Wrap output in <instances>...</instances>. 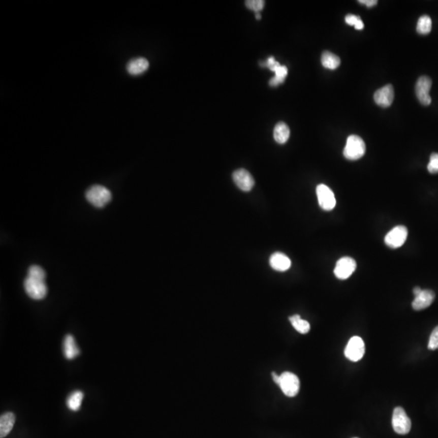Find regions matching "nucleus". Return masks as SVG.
Here are the masks:
<instances>
[{
    "mask_svg": "<svg viewBox=\"0 0 438 438\" xmlns=\"http://www.w3.org/2000/svg\"><path fill=\"white\" fill-rule=\"evenodd\" d=\"M434 300V292L431 290H422L421 292L415 297V300L412 302V307L416 311L425 309L432 304Z\"/></svg>",
    "mask_w": 438,
    "mask_h": 438,
    "instance_id": "nucleus-13",
    "label": "nucleus"
},
{
    "mask_svg": "<svg viewBox=\"0 0 438 438\" xmlns=\"http://www.w3.org/2000/svg\"><path fill=\"white\" fill-rule=\"evenodd\" d=\"M16 416L12 412H6L0 417V436L5 437L14 426Z\"/></svg>",
    "mask_w": 438,
    "mask_h": 438,
    "instance_id": "nucleus-16",
    "label": "nucleus"
},
{
    "mask_svg": "<svg viewBox=\"0 0 438 438\" xmlns=\"http://www.w3.org/2000/svg\"><path fill=\"white\" fill-rule=\"evenodd\" d=\"M149 61L145 58H137L132 59L128 64L127 70L129 73L133 76L142 74L145 73L147 69H149Z\"/></svg>",
    "mask_w": 438,
    "mask_h": 438,
    "instance_id": "nucleus-17",
    "label": "nucleus"
},
{
    "mask_svg": "<svg viewBox=\"0 0 438 438\" xmlns=\"http://www.w3.org/2000/svg\"><path fill=\"white\" fill-rule=\"evenodd\" d=\"M233 180L240 190L243 192L251 191L254 187V177L245 169H239L233 173Z\"/></svg>",
    "mask_w": 438,
    "mask_h": 438,
    "instance_id": "nucleus-11",
    "label": "nucleus"
},
{
    "mask_svg": "<svg viewBox=\"0 0 438 438\" xmlns=\"http://www.w3.org/2000/svg\"><path fill=\"white\" fill-rule=\"evenodd\" d=\"M421 291H422V289H421V288H418V287H417V288H415L414 290H413V293H414L415 296H417V295H419V294L421 292Z\"/></svg>",
    "mask_w": 438,
    "mask_h": 438,
    "instance_id": "nucleus-32",
    "label": "nucleus"
},
{
    "mask_svg": "<svg viewBox=\"0 0 438 438\" xmlns=\"http://www.w3.org/2000/svg\"><path fill=\"white\" fill-rule=\"evenodd\" d=\"M290 129L284 122H279L276 124L273 130V137L278 144H285L290 137Z\"/></svg>",
    "mask_w": 438,
    "mask_h": 438,
    "instance_id": "nucleus-18",
    "label": "nucleus"
},
{
    "mask_svg": "<svg viewBox=\"0 0 438 438\" xmlns=\"http://www.w3.org/2000/svg\"><path fill=\"white\" fill-rule=\"evenodd\" d=\"M289 321L292 323V326L295 328V330L300 333V334H305L309 332V322H307L305 320L302 319L300 315L296 314V315L290 317Z\"/></svg>",
    "mask_w": 438,
    "mask_h": 438,
    "instance_id": "nucleus-20",
    "label": "nucleus"
},
{
    "mask_svg": "<svg viewBox=\"0 0 438 438\" xmlns=\"http://www.w3.org/2000/svg\"><path fill=\"white\" fill-rule=\"evenodd\" d=\"M87 201L95 207L103 208L111 201L112 195L103 185H93L85 193Z\"/></svg>",
    "mask_w": 438,
    "mask_h": 438,
    "instance_id": "nucleus-2",
    "label": "nucleus"
},
{
    "mask_svg": "<svg viewBox=\"0 0 438 438\" xmlns=\"http://www.w3.org/2000/svg\"><path fill=\"white\" fill-rule=\"evenodd\" d=\"M358 2L366 5L368 8H372V7L376 6L377 4H378L377 0H360Z\"/></svg>",
    "mask_w": 438,
    "mask_h": 438,
    "instance_id": "nucleus-30",
    "label": "nucleus"
},
{
    "mask_svg": "<svg viewBox=\"0 0 438 438\" xmlns=\"http://www.w3.org/2000/svg\"><path fill=\"white\" fill-rule=\"evenodd\" d=\"M273 382L279 386L281 391L288 397H295L300 391V379L296 374L291 372H284L281 375L273 372Z\"/></svg>",
    "mask_w": 438,
    "mask_h": 438,
    "instance_id": "nucleus-1",
    "label": "nucleus"
},
{
    "mask_svg": "<svg viewBox=\"0 0 438 438\" xmlns=\"http://www.w3.org/2000/svg\"><path fill=\"white\" fill-rule=\"evenodd\" d=\"M360 17L359 16H356V15H348L346 16V18H345V21H346L347 24H349V25H353L355 26L356 25V23L358 22V20H360Z\"/></svg>",
    "mask_w": 438,
    "mask_h": 438,
    "instance_id": "nucleus-29",
    "label": "nucleus"
},
{
    "mask_svg": "<svg viewBox=\"0 0 438 438\" xmlns=\"http://www.w3.org/2000/svg\"><path fill=\"white\" fill-rule=\"evenodd\" d=\"M428 348L429 350H436L438 349V326L432 330L429 341H428Z\"/></svg>",
    "mask_w": 438,
    "mask_h": 438,
    "instance_id": "nucleus-27",
    "label": "nucleus"
},
{
    "mask_svg": "<svg viewBox=\"0 0 438 438\" xmlns=\"http://www.w3.org/2000/svg\"><path fill=\"white\" fill-rule=\"evenodd\" d=\"M246 7L250 10L254 11L255 13L263 10L265 7V1L263 0H248L245 2Z\"/></svg>",
    "mask_w": 438,
    "mask_h": 438,
    "instance_id": "nucleus-25",
    "label": "nucleus"
},
{
    "mask_svg": "<svg viewBox=\"0 0 438 438\" xmlns=\"http://www.w3.org/2000/svg\"><path fill=\"white\" fill-rule=\"evenodd\" d=\"M62 349H64V354H65V357L68 360H73V359H75V358L77 357L81 353L80 349L77 347L74 337L73 335H71V334H68L65 337V340H64Z\"/></svg>",
    "mask_w": 438,
    "mask_h": 438,
    "instance_id": "nucleus-15",
    "label": "nucleus"
},
{
    "mask_svg": "<svg viewBox=\"0 0 438 438\" xmlns=\"http://www.w3.org/2000/svg\"><path fill=\"white\" fill-rule=\"evenodd\" d=\"M24 288L27 295L33 300H43L48 292L44 280L37 279L28 276L24 280Z\"/></svg>",
    "mask_w": 438,
    "mask_h": 438,
    "instance_id": "nucleus-4",
    "label": "nucleus"
},
{
    "mask_svg": "<svg viewBox=\"0 0 438 438\" xmlns=\"http://www.w3.org/2000/svg\"><path fill=\"white\" fill-rule=\"evenodd\" d=\"M428 171L431 174L438 173V153H433L431 154L430 161L428 164Z\"/></svg>",
    "mask_w": 438,
    "mask_h": 438,
    "instance_id": "nucleus-26",
    "label": "nucleus"
},
{
    "mask_svg": "<svg viewBox=\"0 0 438 438\" xmlns=\"http://www.w3.org/2000/svg\"><path fill=\"white\" fill-rule=\"evenodd\" d=\"M364 27V22L362 21L361 19L360 20H358V22L356 23V25H355V28L358 30H360V29H363Z\"/></svg>",
    "mask_w": 438,
    "mask_h": 438,
    "instance_id": "nucleus-31",
    "label": "nucleus"
},
{
    "mask_svg": "<svg viewBox=\"0 0 438 438\" xmlns=\"http://www.w3.org/2000/svg\"><path fill=\"white\" fill-rule=\"evenodd\" d=\"M356 269V262L353 258L344 257L340 258L334 268V274L341 280L347 279Z\"/></svg>",
    "mask_w": 438,
    "mask_h": 438,
    "instance_id": "nucleus-10",
    "label": "nucleus"
},
{
    "mask_svg": "<svg viewBox=\"0 0 438 438\" xmlns=\"http://www.w3.org/2000/svg\"><path fill=\"white\" fill-rule=\"evenodd\" d=\"M280 65H280L279 62L275 60V58H273V56H270L269 58H268L267 60L265 61V62H264L263 66L267 67L268 69H270V70L273 72Z\"/></svg>",
    "mask_w": 438,
    "mask_h": 438,
    "instance_id": "nucleus-28",
    "label": "nucleus"
},
{
    "mask_svg": "<svg viewBox=\"0 0 438 438\" xmlns=\"http://www.w3.org/2000/svg\"><path fill=\"white\" fill-rule=\"evenodd\" d=\"M394 99V90L392 85H387L379 88L374 93V101L381 107H389Z\"/></svg>",
    "mask_w": 438,
    "mask_h": 438,
    "instance_id": "nucleus-12",
    "label": "nucleus"
},
{
    "mask_svg": "<svg viewBox=\"0 0 438 438\" xmlns=\"http://www.w3.org/2000/svg\"><path fill=\"white\" fill-rule=\"evenodd\" d=\"M273 72L275 73V76L269 81V85L272 87H276L277 85H281L285 81L286 77L288 76V68L286 66L280 65Z\"/></svg>",
    "mask_w": 438,
    "mask_h": 438,
    "instance_id": "nucleus-22",
    "label": "nucleus"
},
{
    "mask_svg": "<svg viewBox=\"0 0 438 438\" xmlns=\"http://www.w3.org/2000/svg\"><path fill=\"white\" fill-rule=\"evenodd\" d=\"M365 143L363 139L356 135H351L347 140L343 155L348 160H358L365 153Z\"/></svg>",
    "mask_w": 438,
    "mask_h": 438,
    "instance_id": "nucleus-3",
    "label": "nucleus"
},
{
    "mask_svg": "<svg viewBox=\"0 0 438 438\" xmlns=\"http://www.w3.org/2000/svg\"><path fill=\"white\" fill-rule=\"evenodd\" d=\"M432 87V80L427 76H422L418 79L416 85V95L420 103L424 106H428L432 103V99L429 95Z\"/></svg>",
    "mask_w": 438,
    "mask_h": 438,
    "instance_id": "nucleus-9",
    "label": "nucleus"
},
{
    "mask_svg": "<svg viewBox=\"0 0 438 438\" xmlns=\"http://www.w3.org/2000/svg\"><path fill=\"white\" fill-rule=\"evenodd\" d=\"M269 265L277 271H287L292 266V262L288 256L281 253H274L269 258Z\"/></svg>",
    "mask_w": 438,
    "mask_h": 438,
    "instance_id": "nucleus-14",
    "label": "nucleus"
},
{
    "mask_svg": "<svg viewBox=\"0 0 438 438\" xmlns=\"http://www.w3.org/2000/svg\"><path fill=\"white\" fill-rule=\"evenodd\" d=\"M28 277H34L37 279L44 280L46 278V273L44 269L39 265H32L28 270Z\"/></svg>",
    "mask_w": 438,
    "mask_h": 438,
    "instance_id": "nucleus-24",
    "label": "nucleus"
},
{
    "mask_svg": "<svg viewBox=\"0 0 438 438\" xmlns=\"http://www.w3.org/2000/svg\"><path fill=\"white\" fill-rule=\"evenodd\" d=\"M432 29V20L428 16H420L417 22L416 31L421 35H427L431 32Z\"/></svg>",
    "mask_w": 438,
    "mask_h": 438,
    "instance_id": "nucleus-23",
    "label": "nucleus"
},
{
    "mask_svg": "<svg viewBox=\"0 0 438 438\" xmlns=\"http://www.w3.org/2000/svg\"><path fill=\"white\" fill-rule=\"evenodd\" d=\"M255 16L256 19H257V20H261V18H262V16H261V14H260V12L256 13Z\"/></svg>",
    "mask_w": 438,
    "mask_h": 438,
    "instance_id": "nucleus-33",
    "label": "nucleus"
},
{
    "mask_svg": "<svg viewBox=\"0 0 438 438\" xmlns=\"http://www.w3.org/2000/svg\"><path fill=\"white\" fill-rule=\"evenodd\" d=\"M392 426L398 434H408L412 428V422L406 412L401 406L394 408L392 416Z\"/></svg>",
    "mask_w": 438,
    "mask_h": 438,
    "instance_id": "nucleus-5",
    "label": "nucleus"
},
{
    "mask_svg": "<svg viewBox=\"0 0 438 438\" xmlns=\"http://www.w3.org/2000/svg\"><path fill=\"white\" fill-rule=\"evenodd\" d=\"M83 398H84V394L80 390L74 391L73 394L69 395V398L67 399V406L70 410L78 411L81 406L82 403Z\"/></svg>",
    "mask_w": 438,
    "mask_h": 438,
    "instance_id": "nucleus-21",
    "label": "nucleus"
},
{
    "mask_svg": "<svg viewBox=\"0 0 438 438\" xmlns=\"http://www.w3.org/2000/svg\"><path fill=\"white\" fill-rule=\"evenodd\" d=\"M408 231L404 226H397L389 231L385 237V243L391 248H398L403 245L408 238Z\"/></svg>",
    "mask_w": 438,
    "mask_h": 438,
    "instance_id": "nucleus-7",
    "label": "nucleus"
},
{
    "mask_svg": "<svg viewBox=\"0 0 438 438\" xmlns=\"http://www.w3.org/2000/svg\"><path fill=\"white\" fill-rule=\"evenodd\" d=\"M322 64L326 69L334 70L339 67L341 60L336 54L330 51H325L322 55Z\"/></svg>",
    "mask_w": 438,
    "mask_h": 438,
    "instance_id": "nucleus-19",
    "label": "nucleus"
},
{
    "mask_svg": "<svg viewBox=\"0 0 438 438\" xmlns=\"http://www.w3.org/2000/svg\"><path fill=\"white\" fill-rule=\"evenodd\" d=\"M317 196L320 207L326 211H330L335 207L336 199L334 193L326 184H319L317 187Z\"/></svg>",
    "mask_w": 438,
    "mask_h": 438,
    "instance_id": "nucleus-8",
    "label": "nucleus"
},
{
    "mask_svg": "<svg viewBox=\"0 0 438 438\" xmlns=\"http://www.w3.org/2000/svg\"><path fill=\"white\" fill-rule=\"evenodd\" d=\"M365 353V345L364 340L359 336H354L349 340L344 354L348 360L352 362H357L364 357Z\"/></svg>",
    "mask_w": 438,
    "mask_h": 438,
    "instance_id": "nucleus-6",
    "label": "nucleus"
}]
</instances>
